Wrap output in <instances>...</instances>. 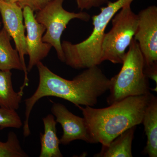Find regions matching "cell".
<instances>
[{
  "label": "cell",
  "instance_id": "1",
  "mask_svg": "<svg viewBox=\"0 0 157 157\" xmlns=\"http://www.w3.org/2000/svg\"><path fill=\"white\" fill-rule=\"evenodd\" d=\"M36 66L39 73L38 87L33 94L25 101V137L30 135V115L34 105L41 98L55 97L70 101L78 107L81 105L93 107L98 103V98L109 90L110 79L98 66L86 69L72 80L53 73L41 62Z\"/></svg>",
  "mask_w": 157,
  "mask_h": 157
},
{
  "label": "cell",
  "instance_id": "2",
  "mask_svg": "<svg viewBox=\"0 0 157 157\" xmlns=\"http://www.w3.org/2000/svg\"><path fill=\"white\" fill-rule=\"evenodd\" d=\"M153 95L133 96L103 108L78 106L94 143L106 146L127 130L142 124Z\"/></svg>",
  "mask_w": 157,
  "mask_h": 157
},
{
  "label": "cell",
  "instance_id": "3",
  "mask_svg": "<svg viewBox=\"0 0 157 157\" xmlns=\"http://www.w3.org/2000/svg\"><path fill=\"white\" fill-rule=\"evenodd\" d=\"M134 0H117L109 2L101 8L100 13L92 17L94 28L87 39L80 43L61 42L65 63L75 69H86L98 66L103 62L102 44L107 25L115 14L125 5Z\"/></svg>",
  "mask_w": 157,
  "mask_h": 157
},
{
  "label": "cell",
  "instance_id": "4",
  "mask_svg": "<svg viewBox=\"0 0 157 157\" xmlns=\"http://www.w3.org/2000/svg\"><path fill=\"white\" fill-rule=\"evenodd\" d=\"M128 47L120 71L110 79L108 105L128 97L151 94L149 78L144 72L143 55L134 38Z\"/></svg>",
  "mask_w": 157,
  "mask_h": 157
},
{
  "label": "cell",
  "instance_id": "5",
  "mask_svg": "<svg viewBox=\"0 0 157 157\" xmlns=\"http://www.w3.org/2000/svg\"><path fill=\"white\" fill-rule=\"evenodd\" d=\"M131 4L125 5L112 19V27L104 34L102 44V61L122 64L126 50L134 38L138 16L132 11Z\"/></svg>",
  "mask_w": 157,
  "mask_h": 157
},
{
  "label": "cell",
  "instance_id": "6",
  "mask_svg": "<svg viewBox=\"0 0 157 157\" xmlns=\"http://www.w3.org/2000/svg\"><path fill=\"white\" fill-rule=\"evenodd\" d=\"M64 0H52L35 15L39 23L45 27L46 32L42 37L43 42L50 44L56 51L58 58L64 62L61 38L70 21L78 19L87 22L90 18L89 14L85 12L78 13L69 12L63 8Z\"/></svg>",
  "mask_w": 157,
  "mask_h": 157
},
{
  "label": "cell",
  "instance_id": "7",
  "mask_svg": "<svg viewBox=\"0 0 157 157\" xmlns=\"http://www.w3.org/2000/svg\"><path fill=\"white\" fill-rule=\"evenodd\" d=\"M138 24L134 39L144 59V68L157 65V7L149 6L137 14Z\"/></svg>",
  "mask_w": 157,
  "mask_h": 157
},
{
  "label": "cell",
  "instance_id": "8",
  "mask_svg": "<svg viewBox=\"0 0 157 157\" xmlns=\"http://www.w3.org/2000/svg\"><path fill=\"white\" fill-rule=\"evenodd\" d=\"M22 9L16 2H7L0 0V13L4 25L3 27L14 40L23 67L25 79L21 86L25 88L28 85L29 80L25 60V56L27 55V52Z\"/></svg>",
  "mask_w": 157,
  "mask_h": 157
},
{
  "label": "cell",
  "instance_id": "9",
  "mask_svg": "<svg viewBox=\"0 0 157 157\" xmlns=\"http://www.w3.org/2000/svg\"><path fill=\"white\" fill-rule=\"evenodd\" d=\"M34 11L26 6L23 9L25 26L27 31L25 37L27 55L29 56L28 72H30L34 66L48 56L52 45L42 40L43 34L46 29L44 25L37 21Z\"/></svg>",
  "mask_w": 157,
  "mask_h": 157
},
{
  "label": "cell",
  "instance_id": "10",
  "mask_svg": "<svg viewBox=\"0 0 157 157\" xmlns=\"http://www.w3.org/2000/svg\"><path fill=\"white\" fill-rule=\"evenodd\" d=\"M51 111L56 117V122L60 124L63 128V135L59 139L60 143L68 145L74 140H79L94 144L84 117L74 115L60 103H53Z\"/></svg>",
  "mask_w": 157,
  "mask_h": 157
},
{
  "label": "cell",
  "instance_id": "11",
  "mask_svg": "<svg viewBox=\"0 0 157 157\" xmlns=\"http://www.w3.org/2000/svg\"><path fill=\"white\" fill-rule=\"evenodd\" d=\"M142 124L147 137L144 152L149 157H157V98L153 95L145 109Z\"/></svg>",
  "mask_w": 157,
  "mask_h": 157
},
{
  "label": "cell",
  "instance_id": "12",
  "mask_svg": "<svg viewBox=\"0 0 157 157\" xmlns=\"http://www.w3.org/2000/svg\"><path fill=\"white\" fill-rule=\"evenodd\" d=\"M44 133H40L41 152L40 157H62L60 150V140L57 135L56 121L54 117L49 114L42 118Z\"/></svg>",
  "mask_w": 157,
  "mask_h": 157
},
{
  "label": "cell",
  "instance_id": "13",
  "mask_svg": "<svg viewBox=\"0 0 157 157\" xmlns=\"http://www.w3.org/2000/svg\"><path fill=\"white\" fill-rule=\"evenodd\" d=\"M136 126L123 132L107 145H102L96 157H132V144Z\"/></svg>",
  "mask_w": 157,
  "mask_h": 157
},
{
  "label": "cell",
  "instance_id": "14",
  "mask_svg": "<svg viewBox=\"0 0 157 157\" xmlns=\"http://www.w3.org/2000/svg\"><path fill=\"white\" fill-rule=\"evenodd\" d=\"M11 37L4 27L0 31V70L23 71L22 63L17 49L11 46Z\"/></svg>",
  "mask_w": 157,
  "mask_h": 157
},
{
  "label": "cell",
  "instance_id": "15",
  "mask_svg": "<svg viewBox=\"0 0 157 157\" xmlns=\"http://www.w3.org/2000/svg\"><path fill=\"white\" fill-rule=\"evenodd\" d=\"M11 71L0 70V107L16 110L19 108L24 91H14Z\"/></svg>",
  "mask_w": 157,
  "mask_h": 157
},
{
  "label": "cell",
  "instance_id": "16",
  "mask_svg": "<svg viewBox=\"0 0 157 157\" xmlns=\"http://www.w3.org/2000/svg\"><path fill=\"white\" fill-rule=\"evenodd\" d=\"M27 157L28 155L23 150L14 132H9L6 142L0 141V157Z\"/></svg>",
  "mask_w": 157,
  "mask_h": 157
},
{
  "label": "cell",
  "instance_id": "17",
  "mask_svg": "<svg viewBox=\"0 0 157 157\" xmlns=\"http://www.w3.org/2000/svg\"><path fill=\"white\" fill-rule=\"evenodd\" d=\"M23 124L16 110L0 107V130L6 128H20Z\"/></svg>",
  "mask_w": 157,
  "mask_h": 157
},
{
  "label": "cell",
  "instance_id": "18",
  "mask_svg": "<svg viewBox=\"0 0 157 157\" xmlns=\"http://www.w3.org/2000/svg\"><path fill=\"white\" fill-rule=\"evenodd\" d=\"M52 0H18L17 2L23 9L28 6L34 11L41 10Z\"/></svg>",
  "mask_w": 157,
  "mask_h": 157
},
{
  "label": "cell",
  "instance_id": "19",
  "mask_svg": "<svg viewBox=\"0 0 157 157\" xmlns=\"http://www.w3.org/2000/svg\"><path fill=\"white\" fill-rule=\"evenodd\" d=\"M109 2V0H76L78 9L81 11L99 7Z\"/></svg>",
  "mask_w": 157,
  "mask_h": 157
},
{
  "label": "cell",
  "instance_id": "20",
  "mask_svg": "<svg viewBox=\"0 0 157 157\" xmlns=\"http://www.w3.org/2000/svg\"><path fill=\"white\" fill-rule=\"evenodd\" d=\"M144 72L148 78L152 79L157 85V65L150 67L144 68Z\"/></svg>",
  "mask_w": 157,
  "mask_h": 157
},
{
  "label": "cell",
  "instance_id": "21",
  "mask_svg": "<svg viewBox=\"0 0 157 157\" xmlns=\"http://www.w3.org/2000/svg\"><path fill=\"white\" fill-rule=\"evenodd\" d=\"M4 2H11V3H13V2H16L17 3V1L18 0H3Z\"/></svg>",
  "mask_w": 157,
  "mask_h": 157
},
{
  "label": "cell",
  "instance_id": "22",
  "mask_svg": "<svg viewBox=\"0 0 157 157\" xmlns=\"http://www.w3.org/2000/svg\"><path fill=\"white\" fill-rule=\"evenodd\" d=\"M1 26H2V23L0 21V31L1 30Z\"/></svg>",
  "mask_w": 157,
  "mask_h": 157
}]
</instances>
